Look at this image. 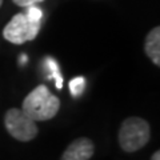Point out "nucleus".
<instances>
[{
    "instance_id": "f257e3e1",
    "label": "nucleus",
    "mask_w": 160,
    "mask_h": 160,
    "mask_svg": "<svg viewBox=\"0 0 160 160\" xmlns=\"http://www.w3.org/2000/svg\"><path fill=\"white\" fill-rule=\"evenodd\" d=\"M60 100L46 86H38L29 92L23 102L22 111L33 122H46L56 116Z\"/></svg>"
},
{
    "instance_id": "f03ea898",
    "label": "nucleus",
    "mask_w": 160,
    "mask_h": 160,
    "mask_svg": "<svg viewBox=\"0 0 160 160\" xmlns=\"http://www.w3.org/2000/svg\"><path fill=\"white\" fill-rule=\"evenodd\" d=\"M151 128L147 120L138 116L127 118L119 129V146L124 152H136L149 142Z\"/></svg>"
},
{
    "instance_id": "7ed1b4c3",
    "label": "nucleus",
    "mask_w": 160,
    "mask_h": 160,
    "mask_svg": "<svg viewBox=\"0 0 160 160\" xmlns=\"http://www.w3.org/2000/svg\"><path fill=\"white\" fill-rule=\"evenodd\" d=\"M42 22L28 19L24 12L16 13L3 29V38L12 44H23L31 42L38 36Z\"/></svg>"
},
{
    "instance_id": "20e7f679",
    "label": "nucleus",
    "mask_w": 160,
    "mask_h": 160,
    "mask_svg": "<svg viewBox=\"0 0 160 160\" xmlns=\"http://www.w3.org/2000/svg\"><path fill=\"white\" fill-rule=\"evenodd\" d=\"M4 127L13 139L19 142H31L39 132L36 122L29 119L22 109L9 108L4 116Z\"/></svg>"
},
{
    "instance_id": "39448f33",
    "label": "nucleus",
    "mask_w": 160,
    "mask_h": 160,
    "mask_svg": "<svg viewBox=\"0 0 160 160\" xmlns=\"http://www.w3.org/2000/svg\"><path fill=\"white\" fill-rule=\"evenodd\" d=\"M95 146L91 139L79 138L66 148L60 160H89L93 156Z\"/></svg>"
},
{
    "instance_id": "423d86ee",
    "label": "nucleus",
    "mask_w": 160,
    "mask_h": 160,
    "mask_svg": "<svg viewBox=\"0 0 160 160\" xmlns=\"http://www.w3.org/2000/svg\"><path fill=\"white\" fill-rule=\"evenodd\" d=\"M144 51L155 66H160V27H155L147 35Z\"/></svg>"
},
{
    "instance_id": "0eeeda50",
    "label": "nucleus",
    "mask_w": 160,
    "mask_h": 160,
    "mask_svg": "<svg viewBox=\"0 0 160 160\" xmlns=\"http://www.w3.org/2000/svg\"><path fill=\"white\" fill-rule=\"evenodd\" d=\"M43 67L47 71V79H53L55 84H56V88L62 89V87H63V78H62V73H60L59 64H58L56 60H55L53 58H51V56L46 58L44 59V62H43Z\"/></svg>"
},
{
    "instance_id": "6e6552de",
    "label": "nucleus",
    "mask_w": 160,
    "mask_h": 160,
    "mask_svg": "<svg viewBox=\"0 0 160 160\" xmlns=\"http://www.w3.org/2000/svg\"><path fill=\"white\" fill-rule=\"evenodd\" d=\"M86 88V80L83 76H76L69 82V92L73 98H79Z\"/></svg>"
},
{
    "instance_id": "1a4fd4ad",
    "label": "nucleus",
    "mask_w": 160,
    "mask_h": 160,
    "mask_svg": "<svg viewBox=\"0 0 160 160\" xmlns=\"http://www.w3.org/2000/svg\"><path fill=\"white\" fill-rule=\"evenodd\" d=\"M28 16V19L33 20V22H42L43 19V11L40 8H38L36 6H28L27 7V11L24 12Z\"/></svg>"
},
{
    "instance_id": "9d476101",
    "label": "nucleus",
    "mask_w": 160,
    "mask_h": 160,
    "mask_svg": "<svg viewBox=\"0 0 160 160\" xmlns=\"http://www.w3.org/2000/svg\"><path fill=\"white\" fill-rule=\"evenodd\" d=\"M12 2L19 7H28V6H33V4L42 3L44 0H12Z\"/></svg>"
},
{
    "instance_id": "9b49d317",
    "label": "nucleus",
    "mask_w": 160,
    "mask_h": 160,
    "mask_svg": "<svg viewBox=\"0 0 160 160\" xmlns=\"http://www.w3.org/2000/svg\"><path fill=\"white\" fill-rule=\"evenodd\" d=\"M151 160H160V152H159V151L155 152L152 156H151Z\"/></svg>"
},
{
    "instance_id": "f8f14e48",
    "label": "nucleus",
    "mask_w": 160,
    "mask_h": 160,
    "mask_svg": "<svg viewBox=\"0 0 160 160\" xmlns=\"http://www.w3.org/2000/svg\"><path fill=\"white\" fill-rule=\"evenodd\" d=\"M2 4H3V0H0V7H2Z\"/></svg>"
}]
</instances>
